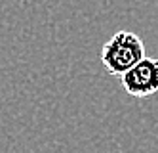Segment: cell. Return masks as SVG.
<instances>
[{
    "label": "cell",
    "mask_w": 158,
    "mask_h": 153,
    "mask_svg": "<svg viewBox=\"0 0 158 153\" xmlns=\"http://www.w3.org/2000/svg\"><path fill=\"white\" fill-rule=\"evenodd\" d=\"M145 57L143 40L131 31H118L101 46V63L109 75L122 77Z\"/></svg>",
    "instance_id": "1"
},
{
    "label": "cell",
    "mask_w": 158,
    "mask_h": 153,
    "mask_svg": "<svg viewBox=\"0 0 158 153\" xmlns=\"http://www.w3.org/2000/svg\"><path fill=\"white\" fill-rule=\"evenodd\" d=\"M122 86L130 96L147 98L158 92V60L143 57L120 77Z\"/></svg>",
    "instance_id": "2"
}]
</instances>
